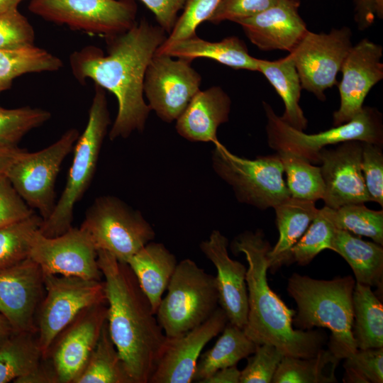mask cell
<instances>
[{
	"label": "cell",
	"instance_id": "cell-1",
	"mask_svg": "<svg viewBox=\"0 0 383 383\" xmlns=\"http://www.w3.org/2000/svg\"><path fill=\"white\" fill-rule=\"evenodd\" d=\"M166 38L160 26L142 19L127 31L105 38L106 54L88 45L70 55L71 72L79 83L91 79L117 99V115L109 133L111 140L144 130L151 111L144 99L145 74Z\"/></svg>",
	"mask_w": 383,
	"mask_h": 383
},
{
	"label": "cell",
	"instance_id": "cell-2",
	"mask_svg": "<svg viewBox=\"0 0 383 383\" xmlns=\"http://www.w3.org/2000/svg\"><path fill=\"white\" fill-rule=\"evenodd\" d=\"M97 261L110 336L133 383H149L167 336L130 267L105 250Z\"/></svg>",
	"mask_w": 383,
	"mask_h": 383
},
{
	"label": "cell",
	"instance_id": "cell-3",
	"mask_svg": "<svg viewBox=\"0 0 383 383\" xmlns=\"http://www.w3.org/2000/svg\"><path fill=\"white\" fill-rule=\"evenodd\" d=\"M234 253L242 252L248 264L246 272L248 312L243 328L256 345L270 344L284 356L309 358L316 355L326 341L320 331L294 329L296 311L289 309L270 288L267 277L269 269V242L261 231L238 235L231 245Z\"/></svg>",
	"mask_w": 383,
	"mask_h": 383
},
{
	"label": "cell",
	"instance_id": "cell-4",
	"mask_svg": "<svg viewBox=\"0 0 383 383\" xmlns=\"http://www.w3.org/2000/svg\"><path fill=\"white\" fill-rule=\"evenodd\" d=\"M355 284L351 276L323 280L294 273L288 279L287 292L298 308L292 323L303 331L329 329L328 350L340 360L357 350L353 335Z\"/></svg>",
	"mask_w": 383,
	"mask_h": 383
},
{
	"label": "cell",
	"instance_id": "cell-5",
	"mask_svg": "<svg viewBox=\"0 0 383 383\" xmlns=\"http://www.w3.org/2000/svg\"><path fill=\"white\" fill-rule=\"evenodd\" d=\"M88 120L74 146L65 189L51 215L39 231L47 237L60 235L72 226L75 204L89 188L96 169L104 139L111 124L105 89L94 84Z\"/></svg>",
	"mask_w": 383,
	"mask_h": 383
},
{
	"label": "cell",
	"instance_id": "cell-6",
	"mask_svg": "<svg viewBox=\"0 0 383 383\" xmlns=\"http://www.w3.org/2000/svg\"><path fill=\"white\" fill-rule=\"evenodd\" d=\"M166 290L155 315L168 338L197 327L218 308L215 277L192 260L177 263Z\"/></svg>",
	"mask_w": 383,
	"mask_h": 383
},
{
	"label": "cell",
	"instance_id": "cell-7",
	"mask_svg": "<svg viewBox=\"0 0 383 383\" xmlns=\"http://www.w3.org/2000/svg\"><path fill=\"white\" fill-rule=\"evenodd\" d=\"M267 142L277 152L300 157L311 163L319 162L320 151L330 145L359 140L379 145L383 143L382 116L375 108L363 106L350 121L315 134H307L285 123L266 102Z\"/></svg>",
	"mask_w": 383,
	"mask_h": 383
},
{
	"label": "cell",
	"instance_id": "cell-8",
	"mask_svg": "<svg viewBox=\"0 0 383 383\" xmlns=\"http://www.w3.org/2000/svg\"><path fill=\"white\" fill-rule=\"evenodd\" d=\"M214 146L213 170L232 187L240 202L267 209L290 197L277 153L250 160L233 154L219 141Z\"/></svg>",
	"mask_w": 383,
	"mask_h": 383
},
{
	"label": "cell",
	"instance_id": "cell-9",
	"mask_svg": "<svg viewBox=\"0 0 383 383\" xmlns=\"http://www.w3.org/2000/svg\"><path fill=\"white\" fill-rule=\"evenodd\" d=\"M79 228L87 233L96 250H105L123 263H127L155 235L139 211L113 196L96 198Z\"/></svg>",
	"mask_w": 383,
	"mask_h": 383
},
{
	"label": "cell",
	"instance_id": "cell-10",
	"mask_svg": "<svg viewBox=\"0 0 383 383\" xmlns=\"http://www.w3.org/2000/svg\"><path fill=\"white\" fill-rule=\"evenodd\" d=\"M45 293L36 317L43 359L59 333L84 309L106 302L102 280L43 273Z\"/></svg>",
	"mask_w": 383,
	"mask_h": 383
},
{
	"label": "cell",
	"instance_id": "cell-11",
	"mask_svg": "<svg viewBox=\"0 0 383 383\" xmlns=\"http://www.w3.org/2000/svg\"><path fill=\"white\" fill-rule=\"evenodd\" d=\"M79 136L78 130L70 128L41 150L28 152L23 150L6 173L15 189L30 208L38 211L43 221L55 206L56 179Z\"/></svg>",
	"mask_w": 383,
	"mask_h": 383
},
{
	"label": "cell",
	"instance_id": "cell-12",
	"mask_svg": "<svg viewBox=\"0 0 383 383\" xmlns=\"http://www.w3.org/2000/svg\"><path fill=\"white\" fill-rule=\"evenodd\" d=\"M28 10L44 20L105 38L136 23L135 0H31Z\"/></svg>",
	"mask_w": 383,
	"mask_h": 383
},
{
	"label": "cell",
	"instance_id": "cell-13",
	"mask_svg": "<svg viewBox=\"0 0 383 383\" xmlns=\"http://www.w3.org/2000/svg\"><path fill=\"white\" fill-rule=\"evenodd\" d=\"M352 31L347 27L329 33L309 30L291 52L302 89L325 101V91L338 84L337 74L353 47Z\"/></svg>",
	"mask_w": 383,
	"mask_h": 383
},
{
	"label": "cell",
	"instance_id": "cell-14",
	"mask_svg": "<svg viewBox=\"0 0 383 383\" xmlns=\"http://www.w3.org/2000/svg\"><path fill=\"white\" fill-rule=\"evenodd\" d=\"M201 77L192 61L167 55L151 59L145 74L143 94L148 106L166 123H172L200 90Z\"/></svg>",
	"mask_w": 383,
	"mask_h": 383
},
{
	"label": "cell",
	"instance_id": "cell-15",
	"mask_svg": "<svg viewBox=\"0 0 383 383\" xmlns=\"http://www.w3.org/2000/svg\"><path fill=\"white\" fill-rule=\"evenodd\" d=\"M29 258L43 273L86 279L101 280L97 250L87 233L71 227L55 237H47L38 231L33 238Z\"/></svg>",
	"mask_w": 383,
	"mask_h": 383
},
{
	"label": "cell",
	"instance_id": "cell-16",
	"mask_svg": "<svg viewBox=\"0 0 383 383\" xmlns=\"http://www.w3.org/2000/svg\"><path fill=\"white\" fill-rule=\"evenodd\" d=\"M107 321V302L82 310L57 336L47 359L58 383H73L86 365Z\"/></svg>",
	"mask_w": 383,
	"mask_h": 383
},
{
	"label": "cell",
	"instance_id": "cell-17",
	"mask_svg": "<svg viewBox=\"0 0 383 383\" xmlns=\"http://www.w3.org/2000/svg\"><path fill=\"white\" fill-rule=\"evenodd\" d=\"M45 293L43 272L29 257L0 271V314L13 332L37 333L36 317Z\"/></svg>",
	"mask_w": 383,
	"mask_h": 383
},
{
	"label": "cell",
	"instance_id": "cell-18",
	"mask_svg": "<svg viewBox=\"0 0 383 383\" xmlns=\"http://www.w3.org/2000/svg\"><path fill=\"white\" fill-rule=\"evenodd\" d=\"M382 55V46L368 38L353 45L340 71V106L333 115V126L348 122L362 111L366 96L383 79Z\"/></svg>",
	"mask_w": 383,
	"mask_h": 383
},
{
	"label": "cell",
	"instance_id": "cell-19",
	"mask_svg": "<svg viewBox=\"0 0 383 383\" xmlns=\"http://www.w3.org/2000/svg\"><path fill=\"white\" fill-rule=\"evenodd\" d=\"M228 322L217 308L204 323L187 333L167 337L149 383H190L204 346L223 330Z\"/></svg>",
	"mask_w": 383,
	"mask_h": 383
},
{
	"label": "cell",
	"instance_id": "cell-20",
	"mask_svg": "<svg viewBox=\"0 0 383 383\" xmlns=\"http://www.w3.org/2000/svg\"><path fill=\"white\" fill-rule=\"evenodd\" d=\"M362 146V141L350 140L335 148L320 151L325 206L336 209L347 204L372 201L361 170Z\"/></svg>",
	"mask_w": 383,
	"mask_h": 383
},
{
	"label": "cell",
	"instance_id": "cell-21",
	"mask_svg": "<svg viewBox=\"0 0 383 383\" xmlns=\"http://www.w3.org/2000/svg\"><path fill=\"white\" fill-rule=\"evenodd\" d=\"M228 245L227 238L214 230L208 240L200 243V249L216 269L215 282L220 308L229 323L243 329L248 312L247 267L230 257Z\"/></svg>",
	"mask_w": 383,
	"mask_h": 383
},
{
	"label": "cell",
	"instance_id": "cell-22",
	"mask_svg": "<svg viewBox=\"0 0 383 383\" xmlns=\"http://www.w3.org/2000/svg\"><path fill=\"white\" fill-rule=\"evenodd\" d=\"M300 4V0H279L263 11L235 23L258 49L291 52L309 31L299 13Z\"/></svg>",
	"mask_w": 383,
	"mask_h": 383
},
{
	"label": "cell",
	"instance_id": "cell-23",
	"mask_svg": "<svg viewBox=\"0 0 383 383\" xmlns=\"http://www.w3.org/2000/svg\"><path fill=\"white\" fill-rule=\"evenodd\" d=\"M231 100L218 86L199 90L176 120L178 134L192 142H218V128L229 118Z\"/></svg>",
	"mask_w": 383,
	"mask_h": 383
},
{
	"label": "cell",
	"instance_id": "cell-24",
	"mask_svg": "<svg viewBox=\"0 0 383 383\" xmlns=\"http://www.w3.org/2000/svg\"><path fill=\"white\" fill-rule=\"evenodd\" d=\"M155 54L192 62L196 58L206 57L235 70L257 72V58L249 54L245 43L236 36L211 42L196 34L167 45H160Z\"/></svg>",
	"mask_w": 383,
	"mask_h": 383
},
{
	"label": "cell",
	"instance_id": "cell-25",
	"mask_svg": "<svg viewBox=\"0 0 383 383\" xmlns=\"http://www.w3.org/2000/svg\"><path fill=\"white\" fill-rule=\"evenodd\" d=\"M126 264L156 314L177 265L175 255L162 243L150 241L134 254Z\"/></svg>",
	"mask_w": 383,
	"mask_h": 383
},
{
	"label": "cell",
	"instance_id": "cell-26",
	"mask_svg": "<svg viewBox=\"0 0 383 383\" xmlns=\"http://www.w3.org/2000/svg\"><path fill=\"white\" fill-rule=\"evenodd\" d=\"M331 250L342 256L353 271L357 283L382 289L383 248L374 242L335 228Z\"/></svg>",
	"mask_w": 383,
	"mask_h": 383
},
{
	"label": "cell",
	"instance_id": "cell-27",
	"mask_svg": "<svg viewBox=\"0 0 383 383\" xmlns=\"http://www.w3.org/2000/svg\"><path fill=\"white\" fill-rule=\"evenodd\" d=\"M257 72L262 73L281 97L284 111L279 116L291 127L304 131L308 120L299 105L302 89L299 75L290 54L276 60L258 59Z\"/></svg>",
	"mask_w": 383,
	"mask_h": 383
},
{
	"label": "cell",
	"instance_id": "cell-28",
	"mask_svg": "<svg viewBox=\"0 0 383 383\" xmlns=\"http://www.w3.org/2000/svg\"><path fill=\"white\" fill-rule=\"evenodd\" d=\"M279 239L268 253L269 269H277L287 252L305 233L316 216L315 202L289 197L274 206Z\"/></svg>",
	"mask_w": 383,
	"mask_h": 383
},
{
	"label": "cell",
	"instance_id": "cell-29",
	"mask_svg": "<svg viewBox=\"0 0 383 383\" xmlns=\"http://www.w3.org/2000/svg\"><path fill=\"white\" fill-rule=\"evenodd\" d=\"M214 345L198 360L193 381L201 382L216 370L236 365L255 350L256 344L243 329L228 322Z\"/></svg>",
	"mask_w": 383,
	"mask_h": 383
},
{
	"label": "cell",
	"instance_id": "cell-30",
	"mask_svg": "<svg viewBox=\"0 0 383 383\" xmlns=\"http://www.w3.org/2000/svg\"><path fill=\"white\" fill-rule=\"evenodd\" d=\"M353 306V335L357 349L383 348V306L370 286L355 283Z\"/></svg>",
	"mask_w": 383,
	"mask_h": 383
},
{
	"label": "cell",
	"instance_id": "cell-31",
	"mask_svg": "<svg viewBox=\"0 0 383 383\" xmlns=\"http://www.w3.org/2000/svg\"><path fill=\"white\" fill-rule=\"evenodd\" d=\"M43 360L37 333L13 332L0 346V383L14 382L26 376Z\"/></svg>",
	"mask_w": 383,
	"mask_h": 383
},
{
	"label": "cell",
	"instance_id": "cell-32",
	"mask_svg": "<svg viewBox=\"0 0 383 383\" xmlns=\"http://www.w3.org/2000/svg\"><path fill=\"white\" fill-rule=\"evenodd\" d=\"M340 359L330 350L321 349L309 358L284 356L272 383H335V371Z\"/></svg>",
	"mask_w": 383,
	"mask_h": 383
},
{
	"label": "cell",
	"instance_id": "cell-33",
	"mask_svg": "<svg viewBox=\"0 0 383 383\" xmlns=\"http://www.w3.org/2000/svg\"><path fill=\"white\" fill-rule=\"evenodd\" d=\"M73 383H133L110 336L107 321L86 365Z\"/></svg>",
	"mask_w": 383,
	"mask_h": 383
},
{
	"label": "cell",
	"instance_id": "cell-34",
	"mask_svg": "<svg viewBox=\"0 0 383 383\" xmlns=\"http://www.w3.org/2000/svg\"><path fill=\"white\" fill-rule=\"evenodd\" d=\"M62 65L58 57L35 45L13 50H0V94L9 89L13 81L21 75L56 72Z\"/></svg>",
	"mask_w": 383,
	"mask_h": 383
},
{
	"label": "cell",
	"instance_id": "cell-35",
	"mask_svg": "<svg viewBox=\"0 0 383 383\" xmlns=\"http://www.w3.org/2000/svg\"><path fill=\"white\" fill-rule=\"evenodd\" d=\"M277 154L286 174L285 182L291 197L313 202L323 199L324 183L320 167L289 152Z\"/></svg>",
	"mask_w": 383,
	"mask_h": 383
},
{
	"label": "cell",
	"instance_id": "cell-36",
	"mask_svg": "<svg viewBox=\"0 0 383 383\" xmlns=\"http://www.w3.org/2000/svg\"><path fill=\"white\" fill-rule=\"evenodd\" d=\"M332 209L326 206L318 209L305 233L287 252L283 265L297 262L306 265L321 251L331 250L335 230L331 218Z\"/></svg>",
	"mask_w": 383,
	"mask_h": 383
},
{
	"label": "cell",
	"instance_id": "cell-37",
	"mask_svg": "<svg viewBox=\"0 0 383 383\" xmlns=\"http://www.w3.org/2000/svg\"><path fill=\"white\" fill-rule=\"evenodd\" d=\"M43 222L34 213L22 221L0 228V271L29 257L35 233Z\"/></svg>",
	"mask_w": 383,
	"mask_h": 383
},
{
	"label": "cell",
	"instance_id": "cell-38",
	"mask_svg": "<svg viewBox=\"0 0 383 383\" xmlns=\"http://www.w3.org/2000/svg\"><path fill=\"white\" fill-rule=\"evenodd\" d=\"M332 221L338 229L366 236L383 245V211L368 209L365 204H352L332 209Z\"/></svg>",
	"mask_w": 383,
	"mask_h": 383
},
{
	"label": "cell",
	"instance_id": "cell-39",
	"mask_svg": "<svg viewBox=\"0 0 383 383\" xmlns=\"http://www.w3.org/2000/svg\"><path fill=\"white\" fill-rule=\"evenodd\" d=\"M50 117L48 111L40 108L4 109L0 106V145L18 148L19 142L26 134L42 126Z\"/></svg>",
	"mask_w": 383,
	"mask_h": 383
},
{
	"label": "cell",
	"instance_id": "cell-40",
	"mask_svg": "<svg viewBox=\"0 0 383 383\" xmlns=\"http://www.w3.org/2000/svg\"><path fill=\"white\" fill-rule=\"evenodd\" d=\"M343 382L382 383L383 348L357 349L345 358Z\"/></svg>",
	"mask_w": 383,
	"mask_h": 383
},
{
	"label": "cell",
	"instance_id": "cell-41",
	"mask_svg": "<svg viewBox=\"0 0 383 383\" xmlns=\"http://www.w3.org/2000/svg\"><path fill=\"white\" fill-rule=\"evenodd\" d=\"M221 0H187L182 14L161 45L196 35L198 26L209 21Z\"/></svg>",
	"mask_w": 383,
	"mask_h": 383
},
{
	"label": "cell",
	"instance_id": "cell-42",
	"mask_svg": "<svg viewBox=\"0 0 383 383\" xmlns=\"http://www.w3.org/2000/svg\"><path fill=\"white\" fill-rule=\"evenodd\" d=\"M284 355L270 344L256 345L246 366L240 371V383H270Z\"/></svg>",
	"mask_w": 383,
	"mask_h": 383
},
{
	"label": "cell",
	"instance_id": "cell-43",
	"mask_svg": "<svg viewBox=\"0 0 383 383\" xmlns=\"http://www.w3.org/2000/svg\"><path fill=\"white\" fill-rule=\"evenodd\" d=\"M35 32L18 9L0 14V50H18L34 45Z\"/></svg>",
	"mask_w": 383,
	"mask_h": 383
},
{
	"label": "cell",
	"instance_id": "cell-44",
	"mask_svg": "<svg viewBox=\"0 0 383 383\" xmlns=\"http://www.w3.org/2000/svg\"><path fill=\"white\" fill-rule=\"evenodd\" d=\"M382 145L362 142L361 170L372 201L383 206V153Z\"/></svg>",
	"mask_w": 383,
	"mask_h": 383
},
{
	"label": "cell",
	"instance_id": "cell-45",
	"mask_svg": "<svg viewBox=\"0 0 383 383\" xmlns=\"http://www.w3.org/2000/svg\"><path fill=\"white\" fill-rule=\"evenodd\" d=\"M34 213L7 176L0 175V228L26 219Z\"/></svg>",
	"mask_w": 383,
	"mask_h": 383
},
{
	"label": "cell",
	"instance_id": "cell-46",
	"mask_svg": "<svg viewBox=\"0 0 383 383\" xmlns=\"http://www.w3.org/2000/svg\"><path fill=\"white\" fill-rule=\"evenodd\" d=\"M279 0H221L208 21L219 24L250 17L277 4Z\"/></svg>",
	"mask_w": 383,
	"mask_h": 383
},
{
	"label": "cell",
	"instance_id": "cell-47",
	"mask_svg": "<svg viewBox=\"0 0 383 383\" xmlns=\"http://www.w3.org/2000/svg\"><path fill=\"white\" fill-rule=\"evenodd\" d=\"M154 14L155 19L167 33L173 29L180 10L187 0H140Z\"/></svg>",
	"mask_w": 383,
	"mask_h": 383
},
{
	"label": "cell",
	"instance_id": "cell-48",
	"mask_svg": "<svg viewBox=\"0 0 383 383\" xmlns=\"http://www.w3.org/2000/svg\"><path fill=\"white\" fill-rule=\"evenodd\" d=\"M355 21L360 30H363L374 21L375 16L382 18L383 0H353Z\"/></svg>",
	"mask_w": 383,
	"mask_h": 383
},
{
	"label": "cell",
	"instance_id": "cell-49",
	"mask_svg": "<svg viewBox=\"0 0 383 383\" xmlns=\"http://www.w3.org/2000/svg\"><path fill=\"white\" fill-rule=\"evenodd\" d=\"M240 371L236 365L219 369L200 383H240Z\"/></svg>",
	"mask_w": 383,
	"mask_h": 383
},
{
	"label": "cell",
	"instance_id": "cell-50",
	"mask_svg": "<svg viewBox=\"0 0 383 383\" xmlns=\"http://www.w3.org/2000/svg\"><path fill=\"white\" fill-rule=\"evenodd\" d=\"M23 150L19 148H8L0 145V175L6 174Z\"/></svg>",
	"mask_w": 383,
	"mask_h": 383
},
{
	"label": "cell",
	"instance_id": "cell-51",
	"mask_svg": "<svg viewBox=\"0 0 383 383\" xmlns=\"http://www.w3.org/2000/svg\"><path fill=\"white\" fill-rule=\"evenodd\" d=\"M13 331L9 321L0 314V346L11 335Z\"/></svg>",
	"mask_w": 383,
	"mask_h": 383
},
{
	"label": "cell",
	"instance_id": "cell-52",
	"mask_svg": "<svg viewBox=\"0 0 383 383\" xmlns=\"http://www.w3.org/2000/svg\"><path fill=\"white\" fill-rule=\"evenodd\" d=\"M24 0H0V14L18 9V6Z\"/></svg>",
	"mask_w": 383,
	"mask_h": 383
}]
</instances>
